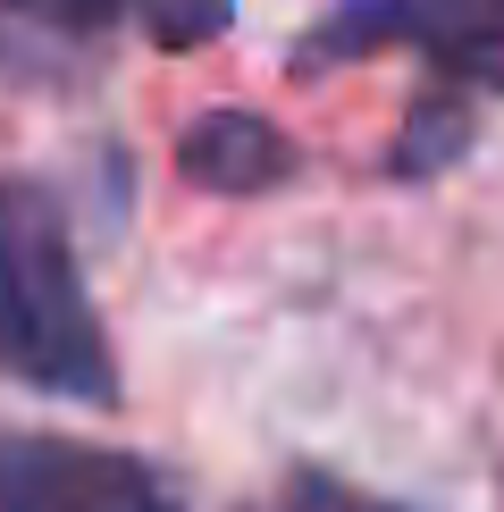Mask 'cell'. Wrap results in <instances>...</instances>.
<instances>
[{
  "label": "cell",
  "instance_id": "6da1fadb",
  "mask_svg": "<svg viewBox=\"0 0 504 512\" xmlns=\"http://www.w3.org/2000/svg\"><path fill=\"white\" fill-rule=\"evenodd\" d=\"M0 370L59 403H118V361L84 294L59 202L34 177H0Z\"/></svg>",
  "mask_w": 504,
  "mask_h": 512
},
{
  "label": "cell",
  "instance_id": "7a4b0ae2",
  "mask_svg": "<svg viewBox=\"0 0 504 512\" xmlns=\"http://www.w3.org/2000/svg\"><path fill=\"white\" fill-rule=\"evenodd\" d=\"M378 51H420L437 84L504 93V0H336L294 34V76H336Z\"/></svg>",
  "mask_w": 504,
  "mask_h": 512
},
{
  "label": "cell",
  "instance_id": "3957f363",
  "mask_svg": "<svg viewBox=\"0 0 504 512\" xmlns=\"http://www.w3.org/2000/svg\"><path fill=\"white\" fill-rule=\"evenodd\" d=\"M0 512H185L143 454L51 429L0 437Z\"/></svg>",
  "mask_w": 504,
  "mask_h": 512
},
{
  "label": "cell",
  "instance_id": "277c9868",
  "mask_svg": "<svg viewBox=\"0 0 504 512\" xmlns=\"http://www.w3.org/2000/svg\"><path fill=\"white\" fill-rule=\"evenodd\" d=\"M294 160H303L294 135L278 118H261V110H202L177 135V177L202 185V194H227V202L278 194V185L294 177Z\"/></svg>",
  "mask_w": 504,
  "mask_h": 512
},
{
  "label": "cell",
  "instance_id": "5b68a950",
  "mask_svg": "<svg viewBox=\"0 0 504 512\" xmlns=\"http://www.w3.org/2000/svg\"><path fill=\"white\" fill-rule=\"evenodd\" d=\"M462 152H471V93L429 76V93L412 101V118H404V135H395L387 168H395V177H437V168L462 160Z\"/></svg>",
  "mask_w": 504,
  "mask_h": 512
},
{
  "label": "cell",
  "instance_id": "8992f818",
  "mask_svg": "<svg viewBox=\"0 0 504 512\" xmlns=\"http://www.w3.org/2000/svg\"><path fill=\"white\" fill-rule=\"evenodd\" d=\"M236 512H404V504L370 496V487H345V479H328V471H294V479L261 487V496L236 504Z\"/></svg>",
  "mask_w": 504,
  "mask_h": 512
},
{
  "label": "cell",
  "instance_id": "52a82bcc",
  "mask_svg": "<svg viewBox=\"0 0 504 512\" xmlns=\"http://www.w3.org/2000/svg\"><path fill=\"white\" fill-rule=\"evenodd\" d=\"M152 42L160 51H202V42H219L236 26V0H152Z\"/></svg>",
  "mask_w": 504,
  "mask_h": 512
},
{
  "label": "cell",
  "instance_id": "ba28073f",
  "mask_svg": "<svg viewBox=\"0 0 504 512\" xmlns=\"http://www.w3.org/2000/svg\"><path fill=\"white\" fill-rule=\"evenodd\" d=\"M0 9L42 26V34H101V26L126 17V0H0Z\"/></svg>",
  "mask_w": 504,
  "mask_h": 512
}]
</instances>
